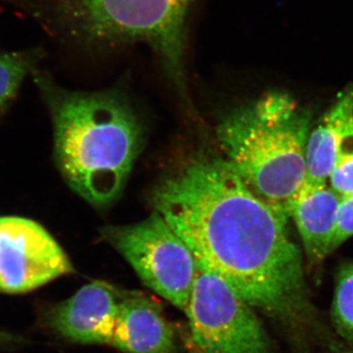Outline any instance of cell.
Returning <instances> with one entry per match:
<instances>
[{"mask_svg":"<svg viewBox=\"0 0 353 353\" xmlns=\"http://www.w3.org/2000/svg\"><path fill=\"white\" fill-rule=\"evenodd\" d=\"M332 316L339 333L353 341V262L339 271Z\"/></svg>","mask_w":353,"mask_h":353,"instance_id":"12","label":"cell"},{"mask_svg":"<svg viewBox=\"0 0 353 353\" xmlns=\"http://www.w3.org/2000/svg\"><path fill=\"white\" fill-rule=\"evenodd\" d=\"M152 203L196 263L253 309L283 320L305 314L303 257L287 216L255 196L226 158L190 160L155 188Z\"/></svg>","mask_w":353,"mask_h":353,"instance_id":"1","label":"cell"},{"mask_svg":"<svg viewBox=\"0 0 353 353\" xmlns=\"http://www.w3.org/2000/svg\"><path fill=\"white\" fill-rule=\"evenodd\" d=\"M37 82L50 104L55 158L64 180L88 203L110 205L143 148V126L126 95L70 92L41 76Z\"/></svg>","mask_w":353,"mask_h":353,"instance_id":"2","label":"cell"},{"mask_svg":"<svg viewBox=\"0 0 353 353\" xmlns=\"http://www.w3.org/2000/svg\"><path fill=\"white\" fill-rule=\"evenodd\" d=\"M329 185L341 197L353 194V131L341 148L338 162L332 171Z\"/></svg>","mask_w":353,"mask_h":353,"instance_id":"14","label":"cell"},{"mask_svg":"<svg viewBox=\"0 0 353 353\" xmlns=\"http://www.w3.org/2000/svg\"><path fill=\"white\" fill-rule=\"evenodd\" d=\"M72 272L66 253L41 225L0 217V292H31Z\"/></svg>","mask_w":353,"mask_h":353,"instance_id":"7","label":"cell"},{"mask_svg":"<svg viewBox=\"0 0 353 353\" xmlns=\"http://www.w3.org/2000/svg\"><path fill=\"white\" fill-rule=\"evenodd\" d=\"M311 114L296 99L272 92L228 113L217 126L224 157L255 196L289 218L306 182Z\"/></svg>","mask_w":353,"mask_h":353,"instance_id":"3","label":"cell"},{"mask_svg":"<svg viewBox=\"0 0 353 353\" xmlns=\"http://www.w3.org/2000/svg\"><path fill=\"white\" fill-rule=\"evenodd\" d=\"M185 313L196 353H270L252 306L224 279L197 263Z\"/></svg>","mask_w":353,"mask_h":353,"instance_id":"6","label":"cell"},{"mask_svg":"<svg viewBox=\"0 0 353 353\" xmlns=\"http://www.w3.org/2000/svg\"><path fill=\"white\" fill-rule=\"evenodd\" d=\"M353 131V88L339 95L333 108L309 132L306 143V183H328L341 148Z\"/></svg>","mask_w":353,"mask_h":353,"instance_id":"11","label":"cell"},{"mask_svg":"<svg viewBox=\"0 0 353 353\" xmlns=\"http://www.w3.org/2000/svg\"><path fill=\"white\" fill-rule=\"evenodd\" d=\"M121 299L105 283L83 285L51 311V327L75 343L111 345Z\"/></svg>","mask_w":353,"mask_h":353,"instance_id":"8","label":"cell"},{"mask_svg":"<svg viewBox=\"0 0 353 353\" xmlns=\"http://www.w3.org/2000/svg\"><path fill=\"white\" fill-rule=\"evenodd\" d=\"M32 65V55L24 52L0 54V110L13 99Z\"/></svg>","mask_w":353,"mask_h":353,"instance_id":"13","label":"cell"},{"mask_svg":"<svg viewBox=\"0 0 353 353\" xmlns=\"http://www.w3.org/2000/svg\"><path fill=\"white\" fill-rule=\"evenodd\" d=\"M111 347L125 353H176L170 323L145 296H122Z\"/></svg>","mask_w":353,"mask_h":353,"instance_id":"9","label":"cell"},{"mask_svg":"<svg viewBox=\"0 0 353 353\" xmlns=\"http://www.w3.org/2000/svg\"><path fill=\"white\" fill-rule=\"evenodd\" d=\"M101 236L143 284L185 312L196 279V259L159 213L153 211L136 224L102 228Z\"/></svg>","mask_w":353,"mask_h":353,"instance_id":"5","label":"cell"},{"mask_svg":"<svg viewBox=\"0 0 353 353\" xmlns=\"http://www.w3.org/2000/svg\"><path fill=\"white\" fill-rule=\"evenodd\" d=\"M353 236V194L341 197L340 208H339L338 223H336V234L332 245V250H336L343 245L345 241Z\"/></svg>","mask_w":353,"mask_h":353,"instance_id":"15","label":"cell"},{"mask_svg":"<svg viewBox=\"0 0 353 353\" xmlns=\"http://www.w3.org/2000/svg\"><path fill=\"white\" fill-rule=\"evenodd\" d=\"M341 199L328 183L310 185L305 182L290 203L289 218L296 223L312 263L321 262L333 252Z\"/></svg>","mask_w":353,"mask_h":353,"instance_id":"10","label":"cell"},{"mask_svg":"<svg viewBox=\"0 0 353 353\" xmlns=\"http://www.w3.org/2000/svg\"><path fill=\"white\" fill-rule=\"evenodd\" d=\"M194 0H59L70 32L85 43H143L181 94L185 88L187 20Z\"/></svg>","mask_w":353,"mask_h":353,"instance_id":"4","label":"cell"}]
</instances>
